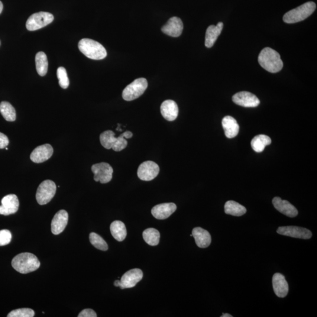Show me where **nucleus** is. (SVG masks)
Here are the masks:
<instances>
[{"label":"nucleus","mask_w":317,"mask_h":317,"mask_svg":"<svg viewBox=\"0 0 317 317\" xmlns=\"http://www.w3.org/2000/svg\"><path fill=\"white\" fill-rule=\"evenodd\" d=\"M258 61L264 70L276 73L282 70L283 63L280 54L271 48H265L258 56Z\"/></svg>","instance_id":"f257e3e1"},{"label":"nucleus","mask_w":317,"mask_h":317,"mask_svg":"<svg viewBox=\"0 0 317 317\" xmlns=\"http://www.w3.org/2000/svg\"><path fill=\"white\" fill-rule=\"evenodd\" d=\"M11 265L14 269L21 274L33 272L40 267V262L33 254L22 253L13 258Z\"/></svg>","instance_id":"f03ea898"},{"label":"nucleus","mask_w":317,"mask_h":317,"mask_svg":"<svg viewBox=\"0 0 317 317\" xmlns=\"http://www.w3.org/2000/svg\"><path fill=\"white\" fill-rule=\"evenodd\" d=\"M79 48L80 51L90 59L103 60L107 56L104 47L98 42L90 39H82L79 42Z\"/></svg>","instance_id":"7ed1b4c3"},{"label":"nucleus","mask_w":317,"mask_h":317,"mask_svg":"<svg viewBox=\"0 0 317 317\" xmlns=\"http://www.w3.org/2000/svg\"><path fill=\"white\" fill-rule=\"evenodd\" d=\"M316 9V4L312 1L307 2L302 5L287 12L283 17V21L287 24H294L305 20L310 17Z\"/></svg>","instance_id":"20e7f679"},{"label":"nucleus","mask_w":317,"mask_h":317,"mask_svg":"<svg viewBox=\"0 0 317 317\" xmlns=\"http://www.w3.org/2000/svg\"><path fill=\"white\" fill-rule=\"evenodd\" d=\"M148 85L147 80L144 78L135 80L123 90V98L127 101H133L138 98L146 90Z\"/></svg>","instance_id":"39448f33"},{"label":"nucleus","mask_w":317,"mask_h":317,"mask_svg":"<svg viewBox=\"0 0 317 317\" xmlns=\"http://www.w3.org/2000/svg\"><path fill=\"white\" fill-rule=\"evenodd\" d=\"M54 19V15L50 12L41 11L35 13L27 19L26 28L31 31L40 30L51 24Z\"/></svg>","instance_id":"423d86ee"},{"label":"nucleus","mask_w":317,"mask_h":317,"mask_svg":"<svg viewBox=\"0 0 317 317\" xmlns=\"http://www.w3.org/2000/svg\"><path fill=\"white\" fill-rule=\"evenodd\" d=\"M56 183L51 180H44L38 187L36 199L39 205H45L49 203L56 195Z\"/></svg>","instance_id":"0eeeda50"},{"label":"nucleus","mask_w":317,"mask_h":317,"mask_svg":"<svg viewBox=\"0 0 317 317\" xmlns=\"http://www.w3.org/2000/svg\"><path fill=\"white\" fill-rule=\"evenodd\" d=\"M91 170L94 173L93 179L96 182L105 184L109 182L112 179L114 170L111 165L108 163L102 162L93 164Z\"/></svg>","instance_id":"6e6552de"},{"label":"nucleus","mask_w":317,"mask_h":317,"mask_svg":"<svg viewBox=\"0 0 317 317\" xmlns=\"http://www.w3.org/2000/svg\"><path fill=\"white\" fill-rule=\"evenodd\" d=\"M159 170V167L154 161H146L139 167L138 176L142 180L151 181L158 175Z\"/></svg>","instance_id":"1a4fd4ad"},{"label":"nucleus","mask_w":317,"mask_h":317,"mask_svg":"<svg viewBox=\"0 0 317 317\" xmlns=\"http://www.w3.org/2000/svg\"><path fill=\"white\" fill-rule=\"evenodd\" d=\"M233 101L238 105L245 108L257 107L260 104V100L253 93L242 91L236 93L232 98Z\"/></svg>","instance_id":"9d476101"},{"label":"nucleus","mask_w":317,"mask_h":317,"mask_svg":"<svg viewBox=\"0 0 317 317\" xmlns=\"http://www.w3.org/2000/svg\"><path fill=\"white\" fill-rule=\"evenodd\" d=\"M278 234L294 238L309 239L312 237V233L309 229L297 226H283L277 229Z\"/></svg>","instance_id":"9b49d317"},{"label":"nucleus","mask_w":317,"mask_h":317,"mask_svg":"<svg viewBox=\"0 0 317 317\" xmlns=\"http://www.w3.org/2000/svg\"><path fill=\"white\" fill-rule=\"evenodd\" d=\"M19 205V200L17 196L14 194L6 195L1 200L0 215L8 216L14 214L18 211Z\"/></svg>","instance_id":"f8f14e48"},{"label":"nucleus","mask_w":317,"mask_h":317,"mask_svg":"<svg viewBox=\"0 0 317 317\" xmlns=\"http://www.w3.org/2000/svg\"><path fill=\"white\" fill-rule=\"evenodd\" d=\"M143 278V272L139 268H134L126 272L121 277V289H129L137 285Z\"/></svg>","instance_id":"ddd939ff"},{"label":"nucleus","mask_w":317,"mask_h":317,"mask_svg":"<svg viewBox=\"0 0 317 317\" xmlns=\"http://www.w3.org/2000/svg\"><path fill=\"white\" fill-rule=\"evenodd\" d=\"M53 153L54 150L51 145L45 144L35 148L31 154L30 158L34 163H41L49 159Z\"/></svg>","instance_id":"4468645a"},{"label":"nucleus","mask_w":317,"mask_h":317,"mask_svg":"<svg viewBox=\"0 0 317 317\" xmlns=\"http://www.w3.org/2000/svg\"><path fill=\"white\" fill-rule=\"evenodd\" d=\"M69 213L65 210H61L54 216L51 222V232L54 235L62 233L69 222Z\"/></svg>","instance_id":"2eb2a0df"},{"label":"nucleus","mask_w":317,"mask_h":317,"mask_svg":"<svg viewBox=\"0 0 317 317\" xmlns=\"http://www.w3.org/2000/svg\"><path fill=\"white\" fill-rule=\"evenodd\" d=\"M183 24L181 19L176 17L171 18L161 28L164 34L172 37H179L182 33Z\"/></svg>","instance_id":"dca6fc26"},{"label":"nucleus","mask_w":317,"mask_h":317,"mask_svg":"<svg viewBox=\"0 0 317 317\" xmlns=\"http://www.w3.org/2000/svg\"><path fill=\"white\" fill-rule=\"evenodd\" d=\"M177 206L173 203L160 204L154 207L152 209V214L154 218L158 220L166 219L176 211Z\"/></svg>","instance_id":"f3484780"},{"label":"nucleus","mask_w":317,"mask_h":317,"mask_svg":"<svg viewBox=\"0 0 317 317\" xmlns=\"http://www.w3.org/2000/svg\"><path fill=\"white\" fill-rule=\"evenodd\" d=\"M274 208L278 211L289 218H295L298 215V210L287 200H282L279 197H274L273 199Z\"/></svg>","instance_id":"a211bd4d"},{"label":"nucleus","mask_w":317,"mask_h":317,"mask_svg":"<svg viewBox=\"0 0 317 317\" xmlns=\"http://www.w3.org/2000/svg\"><path fill=\"white\" fill-rule=\"evenodd\" d=\"M274 292L277 297L284 298L289 293V288L285 277L280 273L274 274L272 279Z\"/></svg>","instance_id":"6ab92c4d"},{"label":"nucleus","mask_w":317,"mask_h":317,"mask_svg":"<svg viewBox=\"0 0 317 317\" xmlns=\"http://www.w3.org/2000/svg\"><path fill=\"white\" fill-rule=\"evenodd\" d=\"M160 111L165 119L168 121H173L179 114V108L175 102L172 100H166L161 103Z\"/></svg>","instance_id":"aec40b11"},{"label":"nucleus","mask_w":317,"mask_h":317,"mask_svg":"<svg viewBox=\"0 0 317 317\" xmlns=\"http://www.w3.org/2000/svg\"><path fill=\"white\" fill-rule=\"evenodd\" d=\"M192 236L195 238L197 246L200 248H206L211 243V236L208 231L201 228H196L193 229Z\"/></svg>","instance_id":"412c9836"},{"label":"nucleus","mask_w":317,"mask_h":317,"mask_svg":"<svg viewBox=\"0 0 317 317\" xmlns=\"http://www.w3.org/2000/svg\"><path fill=\"white\" fill-rule=\"evenodd\" d=\"M222 126L226 137L234 138L238 135L240 128L237 121L232 116H225L222 120Z\"/></svg>","instance_id":"4be33fe9"},{"label":"nucleus","mask_w":317,"mask_h":317,"mask_svg":"<svg viewBox=\"0 0 317 317\" xmlns=\"http://www.w3.org/2000/svg\"><path fill=\"white\" fill-rule=\"evenodd\" d=\"M223 28V23L219 22L217 25H210L207 29L205 37V46L207 48H211L215 44L217 39L221 34Z\"/></svg>","instance_id":"5701e85b"},{"label":"nucleus","mask_w":317,"mask_h":317,"mask_svg":"<svg viewBox=\"0 0 317 317\" xmlns=\"http://www.w3.org/2000/svg\"><path fill=\"white\" fill-rule=\"evenodd\" d=\"M110 231L113 237L118 241L124 240L127 237V229L124 223L121 221L113 222L110 226Z\"/></svg>","instance_id":"b1692460"},{"label":"nucleus","mask_w":317,"mask_h":317,"mask_svg":"<svg viewBox=\"0 0 317 317\" xmlns=\"http://www.w3.org/2000/svg\"><path fill=\"white\" fill-rule=\"evenodd\" d=\"M225 212L226 214L238 217L244 215L247 210L240 204L233 200H229L225 204Z\"/></svg>","instance_id":"393cba45"},{"label":"nucleus","mask_w":317,"mask_h":317,"mask_svg":"<svg viewBox=\"0 0 317 317\" xmlns=\"http://www.w3.org/2000/svg\"><path fill=\"white\" fill-rule=\"evenodd\" d=\"M271 140L269 137L265 135H257L251 142V145L253 150L256 153H260L264 150L265 147L270 145Z\"/></svg>","instance_id":"a878e982"},{"label":"nucleus","mask_w":317,"mask_h":317,"mask_svg":"<svg viewBox=\"0 0 317 317\" xmlns=\"http://www.w3.org/2000/svg\"><path fill=\"white\" fill-rule=\"evenodd\" d=\"M35 64H36V69L39 75L41 77L46 75L48 68L46 54L43 52H39L35 56Z\"/></svg>","instance_id":"bb28decb"},{"label":"nucleus","mask_w":317,"mask_h":317,"mask_svg":"<svg viewBox=\"0 0 317 317\" xmlns=\"http://www.w3.org/2000/svg\"><path fill=\"white\" fill-rule=\"evenodd\" d=\"M0 112L6 121L14 122L16 119L15 109L11 103L3 101L0 103Z\"/></svg>","instance_id":"cd10ccee"},{"label":"nucleus","mask_w":317,"mask_h":317,"mask_svg":"<svg viewBox=\"0 0 317 317\" xmlns=\"http://www.w3.org/2000/svg\"><path fill=\"white\" fill-rule=\"evenodd\" d=\"M115 133L112 131H106L100 135V142L106 150H111L117 142L118 138L115 137Z\"/></svg>","instance_id":"c85d7f7f"},{"label":"nucleus","mask_w":317,"mask_h":317,"mask_svg":"<svg viewBox=\"0 0 317 317\" xmlns=\"http://www.w3.org/2000/svg\"><path fill=\"white\" fill-rule=\"evenodd\" d=\"M143 238L147 244L155 246L159 242L160 233L154 228L147 229L143 232Z\"/></svg>","instance_id":"c756f323"},{"label":"nucleus","mask_w":317,"mask_h":317,"mask_svg":"<svg viewBox=\"0 0 317 317\" xmlns=\"http://www.w3.org/2000/svg\"><path fill=\"white\" fill-rule=\"evenodd\" d=\"M89 240L90 243L98 250L106 251L108 249V246L106 242L103 238L95 233H91L89 235Z\"/></svg>","instance_id":"7c9ffc66"},{"label":"nucleus","mask_w":317,"mask_h":317,"mask_svg":"<svg viewBox=\"0 0 317 317\" xmlns=\"http://www.w3.org/2000/svg\"><path fill=\"white\" fill-rule=\"evenodd\" d=\"M57 74L60 86L63 89H67L70 85V80L66 69L62 67L58 68Z\"/></svg>","instance_id":"2f4dec72"},{"label":"nucleus","mask_w":317,"mask_h":317,"mask_svg":"<svg viewBox=\"0 0 317 317\" xmlns=\"http://www.w3.org/2000/svg\"><path fill=\"white\" fill-rule=\"evenodd\" d=\"M35 312L33 310L27 308L13 310L9 313L8 317H33Z\"/></svg>","instance_id":"473e14b6"},{"label":"nucleus","mask_w":317,"mask_h":317,"mask_svg":"<svg viewBox=\"0 0 317 317\" xmlns=\"http://www.w3.org/2000/svg\"><path fill=\"white\" fill-rule=\"evenodd\" d=\"M12 235L8 230L0 231V246L7 245L11 242Z\"/></svg>","instance_id":"72a5a7b5"},{"label":"nucleus","mask_w":317,"mask_h":317,"mask_svg":"<svg viewBox=\"0 0 317 317\" xmlns=\"http://www.w3.org/2000/svg\"><path fill=\"white\" fill-rule=\"evenodd\" d=\"M96 313L92 309H85L79 314V317H96Z\"/></svg>","instance_id":"f704fd0d"},{"label":"nucleus","mask_w":317,"mask_h":317,"mask_svg":"<svg viewBox=\"0 0 317 317\" xmlns=\"http://www.w3.org/2000/svg\"><path fill=\"white\" fill-rule=\"evenodd\" d=\"M9 144L8 138L5 135L0 132V149H4Z\"/></svg>","instance_id":"c9c22d12"},{"label":"nucleus","mask_w":317,"mask_h":317,"mask_svg":"<svg viewBox=\"0 0 317 317\" xmlns=\"http://www.w3.org/2000/svg\"><path fill=\"white\" fill-rule=\"evenodd\" d=\"M121 285V281L116 280L114 282V286L115 287H120Z\"/></svg>","instance_id":"e433bc0d"},{"label":"nucleus","mask_w":317,"mask_h":317,"mask_svg":"<svg viewBox=\"0 0 317 317\" xmlns=\"http://www.w3.org/2000/svg\"><path fill=\"white\" fill-rule=\"evenodd\" d=\"M222 317H232L233 316H231V315H229V314H223V316H221Z\"/></svg>","instance_id":"4c0bfd02"},{"label":"nucleus","mask_w":317,"mask_h":317,"mask_svg":"<svg viewBox=\"0 0 317 317\" xmlns=\"http://www.w3.org/2000/svg\"><path fill=\"white\" fill-rule=\"evenodd\" d=\"M2 9H3V4L2 2L0 1V14H1V13L2 12Z\"/></svg>","instance_id":"58836bf2"},{"label":"nucleus","mask_w":317,"mask_h":317,"mask_svg":"<svg viewBox=\"0 0 317 317\" xmlns=\"http://www.w3.org/2000/svg\"><path fill=\"white\" fill-rule=\"evenodd\" d=\"M0 44H1V43H0Z\"/></svg>","instance_id":"ea45409f"}]
</instances>
